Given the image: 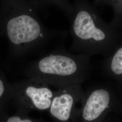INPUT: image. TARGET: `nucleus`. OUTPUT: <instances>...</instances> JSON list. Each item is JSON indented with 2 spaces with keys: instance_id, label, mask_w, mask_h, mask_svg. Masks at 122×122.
I'll use <instances>...</instances> for the list:
<instances>
[{
  "instance_id": "10",
  "label": "nucleus",
  "mask_w": 122,
  "mask_h": 122,
  "mask_svg": "<svg viewBox=\"0 0 122 122\" xmlns=\"http://www.w3.org/2000/svg\"><path fill=\"white\" fill-rule=\"evenodd\" d=\"M7 122H34L29 119H22L17 116H13L9 118Z\"/></svg>"
},
{
  "instance_id": "2",
  "label": "nucleus",
  "mask_w": 122,
  "mask_h": 122,
  "mask_svg": "<svg viewBox=\"0 0 122 122\" xmlns=\"http://www.w3.org/2000/svg\"><path fill=\"white\" fill-rule=\"evenodd\" d=\"M0 30L15 46L40 47L51 40L64 42L68 34L67 31L47 28L28 0H0Z\"/></svg>"
},
{
  "instance_id": "8",
  "label": "nucleus",
  "mask_w": 122,
  "mask_h": 122,
  "mask_svg": "<svg viewBox=\"0 0 122 122\" xmlns=\"http://www.w3.org/2000/svg\"><path fill=\"white\" fill-rule=\"evenodd\" d=\"M30 4L39 12L51 5H55L65 14L69 20L73 14L72 5L68 0H28Z\"/></svg>"
},
{
  "instance_id": "13",
  "label": "nucleus",
  "mask_w": 122,
  "mask_h": 122,
  "mask_svg": "<svg viewBox=\"0 0 122 122\" xmlns=\"http://www.w3.org/2000/svg\"><path fill=\"white\" fill-rule=\"evenodd\" d=\"M100 0H95V4L94 5L95 6H98L99 5V3H100Z\"/></svg>"
},
{
  "instance_id": "6",
  "label": "nucleus",
  "mask_w": 122,
  "mask_h": 122,
  "mask_svg": "<svg viewBox=\"0 0 122 122\" xmlns=\"http://www.w3.org/2000/svg\"><path fill=\"white\" fill-rule=\"evenodd\" d=\"M100 71L104 77L117 83L122 89V45L100 62Z\"/></svg>"
},
{
  "instance_id": "3",
  "label": "nucleus",
  "mask_w": 122,
  "mask_h": 122,
  "mask_svg": "<svg viewBox=\"0 0 122 122\" xmlns=\"http://www.w3.org/2000/svg\"><path fill=\"white\" fill-rule=\"evenodd\" d=\"M91 56L74 54L63 44L38 63L39 72L48 76L59 89L80 84L90 80L94 70Z\"/></svg>"
},
{
  "instance_id": "12",
  "label": "nucleus",
  "mask_w": 122,
  "mask_h": 122,
  "mask_svg": "<svg viewBox=\"0 0 122 122\" xmlns=\"http://www.w3.org/2000/svg\"><path fill=\"white\" fill-rule=\"evenodd\" d=\"M110 114H108L101 122H112V120L110 117Z\"/></svg>"
},
{
  "instance_id": "4",
  "label": "nucleus",
  "mask_w": 122,
  "mask_h": 122,
  "mask_svg": "<svg viewBox=\"0 0 122 122\" xmlns=\"http://www.w3.org/2000/svg\"><path fill=\"white\" fill-rule=\"evenodd\" d=\"M86 94L81 122H101L110 113L122 114V89L117 83L97 84Z\"/></svg>"
},
{
  "instance_id": "9",
  "label": "nucleus",
  "mask_w": 122,
  "mask_h": 122,
  "mask_svg": "<svg viewBox=\"0 0 122 122\" xmlns=\"http://www.w3.org/2000/svg\"><path fill=\"white\" fill-rule=\"evenodd\" d=\"M100 5H107L111 7L113 15L110 24L116 28L122 29V0H100Z\"/></svg>"
},
{
  "instance_id": "5",
  "label": "nucleus",
  "mask_w": 122,
  "mask_h": 122,
  "mask_svg": "<svg viewBox=\"0 0 122 122\" xmlns=\"http://www.w3.org/2000/svg\"><path fill=\"white\" fill-rule=\"evenodd\" d=\"M86 99V92L81 85L60 89L53 98L50 114L57 122H81Z\"/></svg>"
},
{
  "instance_id": "7",
  "label": "nucleus",
  "mask_w": 122,
  "mask_h": 122,
  "mask_svg": "<svg viewBox=\"0 0 122 122\" xmlns=\"http://www.w3.org/2000/svg\"><path fill=\"white\" fill-rule=\"evenodd\" d=\"M26 94L35 108L42 110L50 108L54 96L52 91L46 87L30 86L26 89Z\"/></svg>"
},
{
  "instance_id": "11",
  "label": "nucleus",
  "mask_w": 122,
  "mask_h": 122,
  "mask_svg": "<svg viewBox=\"0 0 122 122\" xmlns=\"http://www.w3.org/2000/svg\"><path fill=\"white\" fill-rule=\"evenodd\" d=\"M4 91V88L3 84L2 83V81L0 80V97L3 94Z\"/></svg>"
},
{
  "instance_id": "1",
  "label": "nucleus",
  "mask_w": 122,
  "mask_h": 122,
  "mask_svg": "<svg viewBox=\"0 0 122 122\" xmlns=\"http://www.w3.org/2000/svg\"><path fill=\"white\" fill-rule=\"evenodd\" d=\"M72 6L69 52L105 58L122 46V28L105 21L94 5L87 0H75Z\"/></svg>"
}]
</instances>
